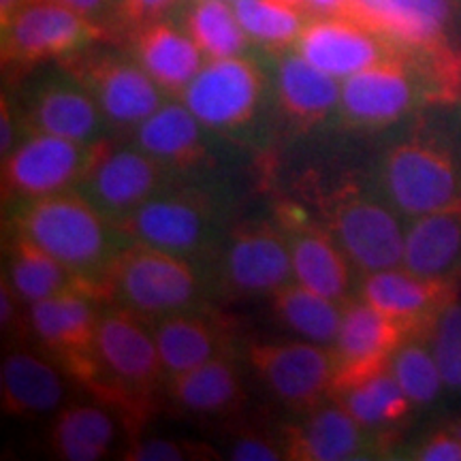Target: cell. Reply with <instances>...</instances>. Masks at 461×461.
<instances>
[{
	"mask_svg": "<svg viewBox=\"0 0 461 461\" xmlns=\"http://www.w3.org/2000/svg\"><path fill=\"white\" fill-rule=\"evenodd\" d=\"M276 107L295 126H316L339 115L342 82L310 65L303 56L285 54L274 75Z\"/></svg>",
	"mask_w": 461,
	"mask_h": 461,
	"instance_id": "obj_25",
	"label": "cell"
},
{
	"mask_svg": "<svg viewBox=\"0 0 461 461\" xmlns=\"http://www.w3.org/2000/svg\"><path fill=\"white\" fill-rule=\"evenodd\" d=\"M207 269L214 291L235 297H269L295 280L286 230L267 221L233 224Z\"/></svg>",
	"mask_w": 461,
	"mask_h": 461,
	"instance_id": "obj_6",
	"label": "cell"
},
{
	"mask_svg": "<svg viewBox=\"0 0 461 461\" xmlns=\"http://www.w3.org/2000/svg\"><path fill=\"white\" fill-rule=\"evenodd\" d=\"M118 429L115 419L96 403H73L56 414L50 445L65 461H101L112 453Z\"/></svg>",
	"mask_w": 461,
	"mask_h": 461,
	"instance_id": "obj_31",
	"label": "cell"
},
{
	"mask_svg": "<svg viewBox=\"0 0 461 461\" xmlns=\"http://www.w3.org/2000/svg\"><path fill=\"white\" fill-rule=\"evenodd\" d=\"M453 429H455V431H457V434H459V438H461V420H457V423H453Z\"/></svg>",
	"mask_w": 461,
	"mask_h": 461,
	"instance_id": "obj_47",
	"label": "cell"
},
{
	"mask_svg": "<svg viewBox=\"0 0 461 461\" xmlns=\"http://www.w3.org/2000/svg\"><path fill=\"white\" fill-rule=\"evenodd\" d=\"M420 461H461V438L451 428L436 431L417 451Z\"/></svg>",
	"mask_w": 461,
	"mask_h": 461,
	"instance_id": "obj_42",
	"label": "cell"
},
{
	"mask_svg": "<svg viewBox=\"0 0 461 461\" xmlns=\"http://www.w3.org/2000/svg\"><path fill=\"white\" fill-rule=\"evenodd\" d=\"M295 51L310 65L344 82L363 68L402 54L406 48L391 43L353 17L316 15L299 32Z\"/></svg>",
	"mask_w": 461,
	"mask_h": 461,
	"instance_id": "obj_16",
	"label": "cell"
},
{
	"mask_svg": "<svg viewBox=\"0 0 461 461\" xmlns=\"http://www.w3.org/2000/svg\"><path fill=\"white\" fill-rule=\"evenodd\" d=\"M3 31V67L24 73L48 60H65L105 39L101 24L54 0H34L17 11Z\"/></svg>",
	"mask_w": 461,
	"mask_h": 461,
	"instance_id": "obj_13",
	"label": "cell"
},
{
	"mask_svg": "<svg viewBox=\"0 0 461 461\" xmlns=\"http://www.w3.org/2000/svg\"><path fill=\"white\" fill-rule=\"evenodd\" d=\"M184 31L193 37L207 60L244 54L248 43V34L229 0H193Z\"/></svg>",
	"mask_w": 461,
	"mask_h": 461,
	"instance_id": "obj_33",
	"label": "cell"
},
{
	"mask_svg": "<svg viewBox=\"0 0 461 461\" xmlns=\"http://www.w3.org/2000/svg\"><path fill=\"white\" fill-rule=\"evenodd\" d=\"M131 141L180 177H203L214 169L212 141L221 140L182 101H167L131 132ZM222 141V140H221Z\"/></svg>",
	"mask_w": 461,
	"mask_h": 461,
	"instance_id": "obj_18",
	"label": "cell"
},
{
	"mask_svg": "<svg viewBox=\"0 0 461 461\" xmlns=\"http://www.w3.org/2000/svg\"><path fill=\"white\" fill-rule=\"evenodd\" d=\"M461 261V205L411 218L402 267L429 278H445Z\"/></svg>",
	"mask_w": 461,
	"mask_h": 461,
	"instance_id": "obj_29",
	"label": "cell"
},
{
	"mask_svg": "<svg viewBox=\"0 0 461 461\" xmlns=\"http://www.w3.org/2000/svg\"><path fill=\"white\" fill-rule=\"evenodd\" d=\"M423 336H412L395 350L391 359V370H393L397 383L408 400L417 406L431 403L440 395L445 380H442L440 367H438L436 357L431 353V344H425Z\"/></svg>",
	"mask_w": 461,
	"mask_h": 461,
	"instance_id": "obj_35",
	"label": "cell"
},
{
	"mask_svg": "<svg viewBox=\"0 0 461 461\" xmlns=\"http://www.w3.org/2000/svg\"><path fill=\"white\" fill-rule=\"evenodd\" d=\"M9 224L103 299L115 261L131 244L124 230L75 188L9 207Z\"/></svg>",
	"mask_w": 461,
	"mask_h": 461,
	"instance_id": "obj_1",
	"label": "cell"
},
{
	"mask_svg": "<svg viewBox=\"0 0 461 461\" xmlns=\"http://www.w3.org/2000/svg\"><path fill=\"white\" fill-rule=\"evenodd\" d=\"M201 448L184 440L171 438H141L126 448L124 459L129 461H186L201 459Z\"/></svg>",
	"mask_w": 461,
	"mask_h": 461,
	"instance_id": "obj_37",
	"label": "cell"
},
{
	"mask_svg": "<svg viewBox=\"0 0 461 461\" xmlns=\"http://www.w3.org/2000/svg\"><path fill=\"white\" fill-rule=\"evenodd\" d=\"M357 297L391 319L411 322L417 330L429 333L438 314L455 302V286L448 276L429 278L408 272L400 265L363 274Z\"/></svg>",
	"mask_w": 461,
	"mask_h": 461,
	"instance_id": "obj_19",
	"label": "cell"
},
{
	"mask_svg": "<svg viewBox=\"0 0 461 461\" xmlns=\"http://www.w3.org/2000/svg\"><path fill=\"white\" fill-rule=\"evenodd\" d=\"M105 299L77 286L28 305L31 336L68 378L92 387L96 378V331Z\"/></svg>",
	"mask_w": 461,
	"mask_h": 461,
	"instance_id": "obj_9",
	"label": "cell"
},
{
	"mask_svg": "<svg viewBox=\"0 0 461 461\" xmlns=\"http://www.w3.org/2000/svg\"><path fill=\"white\" fill-rule=\"evenodd\" d=\"M165 380L152 322L122 305L105 303L96 331L92 393L126 412L143 414Z\"/></svg>",
	"mask_w": 461,
	"mask_h": 461,
	"instance_id": "obj_5",
	"label": "cell"
},
{
	"mask_svg": "<svg viewBox=\"0 0 461 461\" xmlns=\"http://www.w3.org/2000/svg\"><path fill=\"white\" fill-rule=\"evenodd\" d=\"M285 3H291V5H297V7H303V9H305V0H285Z\"/></svg>",
	"mask_w": 461,
	"mask_h": 461,
	"instance_id": "obj_46",
	"label": "cell"
},
{
	"mask_svg": "<svg viewBox=\"0 0 461 461\" xmlns=\"http://www.w3.org/2000/svg\"><path fill=\"white\" fill-rule=\"evenodd\" d=\"M291 244L293 276L303 286L312 288L321 295L348 303L359 288L357 269L339 248L325 222H310L291 218L280 222Z\"/></svg>",
	"mask_w": 461,
	"mask_h": 461,
	"instance_id": "obj_21",
	"label": "cell"
},
{
	"mask_svg": "<svg viewBox=\"0 0 461 461\" xmlns=\"http://www.w3.org/2000/svg\"><path fill=\"white\" fill-rule=\"evenodd\" d=\"M411 322L383 314L363 299L355 297L346 303L342 325L333 344L336 353V387L344 389L367 374L391 366L395 350L412 336H423Z\"/></svg>",
	"mask_w": 461,
	"mask_h": 461,
	"instance_id": "obj_15",
	"label": "cell"
},
{
	"mask_svg": "<svg viewBox=\"0 0 461 461\" xmlns=\"http://www.w3.org/2000/svg\"><path fill=\"white\" fill-rule=\"evenodd\" d=\"M229 459L233 461H280L286 459L285 445L276 442L272 436L248 431L240 436L229 448Z\"/></svg>",
	"mask_w": 461,
	"mask_h": 461,
	"instance_id": "obj_38",
	"label": "cell"
},
{
	"mask_svg": "<svg viewBox=\"0 0 461 461\" xmlns=\"http://www.w3.org/2000/svg\"><path fill=\"white\" fill-rule=\"evenodd\" d=\"M22 113L28 131L48 132L88 146L105 143L112 135V126L101 107L65 68L60 75H51L34 86Z\"/></svg>",
	"mask_w": 461,
	"mask_h": 461,
	"instance_id": "obj_17",
	"label": "cell"
},
{
	"mask_svg": "<svg viewBox=\"0 0 461 461\" xmlns=\"http://www.w3.org/2000/svg\"><path fill=\"white\" fill-rule=\"evenodd\" d=\"M366 429L397 423L411 411L412 402L403 393L391 366L367 374L333 393Z\"/></svg>",
	"mask_w": 461,
	"mask_h": 461,
	"instance_id": "obj_32",
	"label": "cell"
},
{
	"mask_svg": "<svg viewBox=\"0 0 461 461\" xmlns=\"http://www.w3.org/2000/svg\"><path fill=\"white\" fill-rule=\"evenodd\" d=\"M0 327L5 336L15 331L31 333V321H28V305L14 291L9 280L0 278Z\"/></svg>",
	"mask_w": 461,
	"mask_h": 461,
	"instance_id": "obj_39",
	"label": "cell"
},
{
	"mask_svg": "<svg viewBox=\"0 0 461 461\" xmlns=\"http://www.w3.org/2000/svg\"><path fill=\"white\" fill-rule=\"evenodd\" d=\"M60 67L90 92L112 132L131 135L143 120L169 101L135 58L115 51L95 50V45H90L60 60Z\"/></svg>",
	"mask_w": 461,
	"mask_h": 461,
	"instance_id": "obj_8",
	"label": "cell"
},
{
	"mask_svg": "<svg viewBox=\"0 0 461 461\" xmlns=\"http://www.w3.org/2000/svg\"><path fill=\"white\" fill-rule=\"evenodd\" d=\"M400 216L384 197L350 188L331 201L322 222L363 276L402 265L406 229Z\"/></svg>",
	"mask_w": 461,
	"mask_h": 461,
	"instance_id": "obj_12",
	"label": "cell"
},
{
	"mask_svg": "<svg viewBox=\"0 0 461 461\" xmlns=\"http://www.w3.org/2000/svg\"><path fill=\"white\" fill-rule=\"evenodd\" d=\"M107 143L88 146L28 131L20 146L3 160L5 203L14 207L75 188Z\"/></svg>",
	"mask_w": 461,
	"mask_h": 461,
	"instance_id": "obj_10",
	"label": "cell"
},
{
	"mask_svg": "<svg viewBox=\"0 0 461 461\" xmlns=\"http://www.w3.org/2000/svg\"><path fill=\"white\" fill-rule=\"evenodd\" d=\"M233 7L248 39L272 51L295 45L308 14L285 0H233Z\"/></svg>",
	"mask_w": 461,
	"mask_h": 461,
	"instance_id": "obj_34",
	"label": "cell"
},
{
	"mask_svg": "<svg viewBox=\"0 0 461 461\" xmlns=\"http://www.w3.org/2000/svg\"><path fill=\"white\" fill-rule=\"evenodd\" d=\"M431 353L445 387L461 391V303H448L431 327Z\"/></svg>",
	"mask_w": 461,
	"mask_h": 461,
	"instance_id": "obj_36",
	"label": "cell"
},
{
	"mask_svg": "<svg viewBox=\"0 0 461 461\" xmlns=\"http://www.w3.org/2000/svg\"><path fill=\"white\" fill-rule=\"evenodd\" d=\"M67 372L43 350L11 348L0 363L3 411L17 419L56 412L67 397Z\"/></svg>",
	"mask_w": 461,
	"mask_h": 461,
	"instance_id": "obj_22",
	"label": "cell"
},
{
	"mask_svg": "<svg viewBox=\"0 0 461 461\" xmlns=\"http://www.w3.org/2000/svg\"><path fill=\"white\" fill-rule=\"evenodd\" d=\"M383 197L406 218L461 205V171L447 148L425 140L397 143L378 173Z\"/></svg>",
	"mask_w": 461,
	"mask_h": 461,
	"instance_id": "obj_7",
	"label": "cell"
},
{
	"mask_svg": "<svg viewBox=\"0 0 461 461\" xmlns=\"http://www.w3.org/2000/svg\"><path fill=\"white\" fill-rule=\"evenodd\" d=\"M350 0H305L310 15H339Z\"/></svg>",
	"mask_w": 461,
	"mask_h": 461,
	"instance_id": "obj_44",
	"label": "cell"
},
{
	"mask_svg": "<svg viewBox=\"0 0 461 461\" xmlns=\"http://www.w3.org/2000/svg\"><path fill=\"white\" fill-rule=\"evenodd\" d=\"M210 269L193 258L131 241L107 278V303L122 305L148 321L210 308Z\"/></svg>",
	"mask_w": 461,
	"mask_h": 461,
	"instance_id": "obj_4",
	"label": "cell"
},
{
	"mask_svg": "<svg viewBox=\"0 0 461 461\" xmlns=\"http://www.w3.org/2000/svg\"><path fill=\"white\" fill-rule=\"evenodd\" d=\"M31 3H34V0H0V26L7 24L17 11H22Z\"/></svg>",
	"mask_w": 461,
	"mask_h": 461,
	"instance_id": "obj_45",
	"label": "cell"
},
{
	"mask_svg": "<svg viewBox=\"0 0 461 461\" xmlns=\"http://www.w3.org/2000/svg\"><path fill=\"white\" fill-rule=\"evenodd\" d=\"M233 227V197L221 184L182 177L120 224L131 241L210 265Z\"/></svg>",
	"mask_w": 461,
	"mask_h": 461,
	"instance_id": "obj_2",
	"label": "cell"
},
{
	"mask_svg": "<svg viewBox=\"0 0 461 461\" xmlns=\"http://www.w3.org/2000/svg\"><path fill=\"white\" fill-rule=\"evenodd\" d=\"M118 5H120V0H118Z\"/></svg>",
	"mask_w": 461,
	"mask_h": 461,
	"instance_id": "obj_48",
	"label": "cell"
},
{
	"mask_svg": "<svg viewBox=\"0 0 461 461\" xmlns=\"http://www.w3.org/2000/svg\"><path fill=\"white\" fill-rule=\"evenodd\" d=\"M165 389L180 411L199 417L227 414L244 400V383L233 350L167 378Z\"/></svg>",
	"mask_w": 461,
	"mask_h": 461,
	"instance_id": "obj_27",
	"label": "cell"
},
{
	"mask_svg": "<svg viewBox=\"0 0 461 461\" xmlns=\"http://www.w3.org/2000/svg\"><path fill=\"white\" fill-rule=\"evenodd\" d=\"M26 132L28 126L22 109H17L14 101H9L7 95H3V101H0V160L7 158L20 146Z\"/></svg>",
	"mask_w": 461,
	"mask_h": 461,
	"instance_id": "obj_40",
	"label": "cell"
},
{
	"mask_svg": "<svg viewBox=\"0 0 461 461\" xmlns=\"http://www.w3.org/2000/svg\"><path fill=\"white\" fill-rule=\"evenodd\" d=\"M303 414L302 423L288 428L282 436L286 459L346 461L366 453L367 429L336 397H330Z\"/></svg>",
	"mask_w": 461,
	"mask_h": 461,
	"instance_id": "obj_23",
	"label": "cell"
},
{
	"mask_svg": "<svg viewBox=\"0 0 461 461\" xmlns=\"http://www.w3.org/2000/svg\"><path fill=\"white\" fill-rule=\"evenodd\" d=\"M177 180H182L177 173L132 141L129 146L107 143L75 190L120 227L143 203Z\"/></svg>",
	"mask_w": 461,
	"mask_h": 461,
	"instance_id": "obj_14",
	"label": "cell"
},
{
	"mask_svg": "<svg viewBox=\"0 0 461 461\" xmlns=\"http://www.w3.org/2000/svg\"><path fill=\"white\" fill-rule=\"evenodd\" d=\"M246 363L265 389L282 406L308 412L333 397L336 387V353L331 346L286 339V342H250Z\"/></svg>",
	"mask_w": 461,
	"mask_h": 461,
	"instance_id": "obj_11",
	"label": "cell"
},
{
	"mask_svg": "<svg viewBox=\"0 0 461 461\" xmlns=\"http://www.w3.org/2000/svg\"><path fill=\"white\" fill-rule=\"evenodd\" d=\"M3 276L26 305L84 286L58 258L11 224L5 238Z\"/></svg>",
	"mask_w": 461,
	"mask_h": 461,
	"instance_id": "obj_28",
	"label": "cell"
},
{
	"mask_svg": "<svg viewBox=\"0 0 461 461\" xmlns=\"http://www.w3.org/2000/svg\"><path fill=\"white\" fill-rule=\"evenodd\" d=\"M339 15L406 50H447V24L451 0H350Z\"/></svg>",
	"mask_w": 461,
	"mask_h": 461,
	"instance_id": "obj_20",
	"label": "cell"
},
{
	"mask_svg": "<svg viewBox=\"0 0 461 461\" xmlns=\"http://www.w3.org/2000/svg\"><path fill=\"white\" fill-rule=\"evenodd\" d=\"M152 322L165 378L193 370L218 355L230 353L229 330L212 308L186 310Z\"/></svg>",
	"mask_w": 461,
	"mask_h": 461,
	"instance_id": "obj_24",
	"label": "cell"
},
{
	"mask_svg": "<svg viewBox=\"0 0 461 461\" xmlns=\"http://www.w3.org/2000/svg\"><path fill=\"white\" fill-rule=\"evenodd\" d=\"M135 60L160 86L167 96H177L188 88L205 65L203 51L186 31L165 20H154L135 31Z\"/></svg>",
	"mask_w": 461,
	"mask_h": 461,
	"instance_id": "obj_26",
	"label": "cell"
},
{
	"mask_svg": "<svg viewBox=\"0 0 461 461\" xmlns=\"http://www.w3.org/2000/svg\"><path fill=\"white\" fill-rule=\"evenodd\" d=\"M269 299H272L276 321L285 330L295 333L299 339L333 348L346 303L321 295L297 280L286 282L285 286L274 291Z\"/></svg>",
	"mask_w": 461,
	"mask_h": 461,
	"instance_id": "obj_30",
	"label": "cell"
},
{
	"mask_svg": "<svg viewBox=\"0 0 461 461\" xmlns=\"http://www.w3.org/2000/svg\"><path fill=\"white\" fill-rule=\"evenodd\" d=\"M54 3L75 11V14L88 17V20L96 22V24L101 26L103 17H105L112 9H118V0H54Z\"/></svg>",
	"mask_w": 461,
	"mask_h": 461,
	"instance_id": "obj_43",
	"label": "cell"
},
{
	"mask_svg": "<svg viewBox=\"0 0 461 461\" xmlns=\"http://www.w3.org/2000/svg\"><path fill=\"white\" fill-rule=\"evenodd\" d=\"M180 101L224 143L248 148L265 141L276 95L258 62L240 54L207 60Z\"/></svg>",
	"mask_w": 461,
	"mask_h": 461,
	"instance_id": "obj_3",
	"label": "cell"
},
{
	"mask_svg": "<svg viewBox=\"0 0 461 461\" xmlns=\"http://www.w3.org/2000/svg\"><path fill=\"white\" fill-rule=\"evenodd\" d=\"M176 3L177 0H120L115 14L124 26H132L137 31L143 24L160 20Z\"/></svg>",
	"mask_w": 461,
	"mask_h": 461,
	"instance_id": "obj_41",
	"label": "cell"
}]
</instances>
